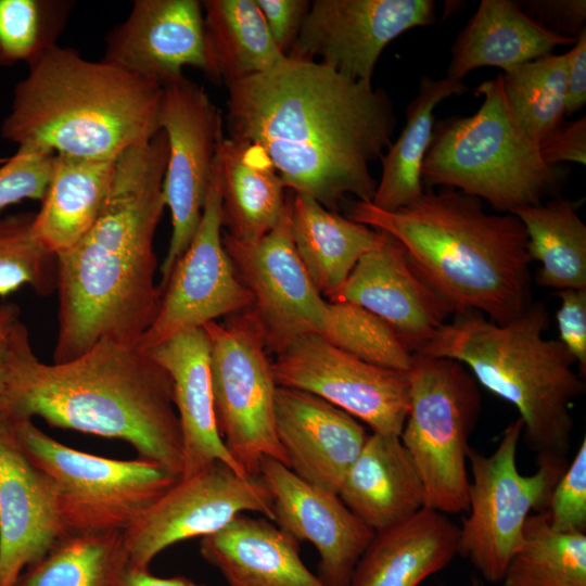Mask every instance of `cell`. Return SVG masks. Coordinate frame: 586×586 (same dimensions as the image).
<instances>
[{
	"instance_id": "cell-1",
	"label": "cell",
	"mask_w": 586,
	"mask_h": 586,
	"mask_svg": "<svg viewBox=\"0 0 586 586\" xmlns=\"http://www.w3.org/2000/svg\"><path fill=\"white\" fill-rule=\"evenodd\" d=\"M226 87L228 138L260 146L285 188L333 212L348 195L372 201L370 164L392 143L396 125L384 90L288 56Z\"/></svg>"
},
{
	"instance_id": "cell-2",
	"label": "cell",
	"mask_w": 586,
	"mask_h": 586,
	"mask_svg": "<svg viewBox=\"0 0 586 586\" xmlns=\"http://www.w3.org/2000/svg\"><path fill=\"white\" fill-rule=\"evenodd\" d=\"M167 156L162 130L123 152L98 219L56 255L54 364L85 354L101 340L138 343L153 323L162 298L154 237L166 207Z\"/></svg>"
},
{
	"instance_id": "cell-3",
	"label": "cell",
	"mask_w": 586,
	"mask_h": 586,
	"mask_svg": "<svg viewBox=\"0 0 586 586\" xmlns=\"http://www.w3.org/2000/svg\"><path fill=\"white\" fill-rule=\"evenodd\" d=\"M0 412L118 438L129 443L139 458L176 475L183 473L173 381L139 342L101 340L69 361L44 364L21 321L11 342Z\"/></svg>"
},
{
	"instance_id": "cell-4",
	"label": "cell",
	"mask_w": 586,
	"mask_h": 586,
	"mask_svg": "<svg viewBox=\"0 0 586 586\" xmlns=\"http://www.w3.org/2000/svg\"><path fill=\"white\" fill-rule=\"evenodd\" d=\"M346 217L397 240L451 315L479 311L504 324L533 303L527 237L513 214H488L482 200L453 188H424L394 212L347 203Z\"/></svg>"
},
{
	"instance_id": "cell-5",
	"label": "cell",
	"mask_w": 586,
	"mask_h": 586,
	"mask_svg": "<svg viewBox=\"0 0 586 586\" xmlns=\"http://www.w3.org/2000/svg\"><path fill=\"white\" fill-rule=\"evenodd\" d=\"M163 87L59 44L13 90L3 139L53 154L116 158L161 129Z\"/></svg>"
},
{
	"instance_id": "cell-6",
	"label": "cell",
	"mask_w": 586,
	"mask_h": 586,
	"mask_svg": "<svg viewBox=\"0 0 586 586\" xmlns=\"http://www.w3.org/2000/svg\"><path fill=\"white\" fill-rule=\"evenodd\" d=\"M548 323L542 302L504 324L470 310L454 315L418 354L464 365L477 383L518 409L522 436L537 457L566 459L574 428L571 405L586 386L565 346L544 337Z\"/></svg>"
},
{
	"instance_id": "cell-7",
	"label": "cell",
	"mask_w": 586,
	"mask_h": 586,
	"mask_svg": "<svg viewBox=\"0 0 586 586\" xmlns=\"http://www.w3.org/2000/svg\"><path fill=\"white\" fill-rule=\"evenodd\" d=\"M475 94L484 99L473 115L435 124L421 167L423 187L453 188L507 214L558 196L568 170L546 164L539 145L517 127L499 77L482 82Z\"/></svg>"
},
{
	"instance_id": "cell-8",
	"label": "cell",
	"mask_w": 586,
	"mask_h": 586,
	"mask_svg": "<svg viewBox=\"0 0 586 586\" xmlns=\"http://www.w3.org/2000/svg\"><path fill=\"white\" fill-rule=\"evenodd\" d=\"M408 378L400 441L420 475L424 507L444 514L467 511L469 438L482 407L479 383L461 362L423 354L413 355Z\"/></svg>"
},
{
	"instance_id": "cell-9",
	"label": "cell",
	"mask_w": 586,
	"mask_h": 586,
	"mask_svg": "<svg viewBox=\"0 0 586 586\" xmlns=\"http://www.w3.org/2000/svg\"><path fill=\"white\" fill-rule=\"evenodd\" d=\"M10 419L23 453L51 480L68 534L124 532L181 477L145 459L77 450L46 434L33 419Z\"/></svg>"
},
{
	"instance_id": "cell-10",
	"label": "cell",
	"mask_w": 586,
	"mask_h": 586,
	"mask_svg": "<svg viewBox=\"0 0 586 586\" xmlns=\"http://www.w3.org/2000/svg\"><path fill=\"white\" fill-rule=\"evenodd\" d=\"M523 421L518 418L504 430L488 456L469 447L468 515L459 526L458 553L468 558L484 579L501 582L518 549L531 511L546 510L551 492L568 467L566 459L537 457L538 469L523 475L517 467V449Z\"/></svg>"
},
{
	"instance_id": "cell-11",
	"label": "cell",
	"mask_w": 586,
	"mask_h": 586,
	"mask_svg": "<svg viewBox=\"0 0 586 586\" xmlns=\"http://www.w3.org/2000/svg\"><path fill=\"white\" fill-rule=\"evenodd\" d=\"M205 330L216 423L231 457L249 476L264 458L289 468L275 425L277 384L262 328L250 309Z\"/></svg>"
},
{
	"instance_id": "cell-12",
	"label": "cell",
	"mask_w": 586,
	"mask_h": 586,
	"mask_svg": "<svg viewBox=\"0 0 586 586\" xmlns=\"http://www.w3.org/2000/svg\"><path fill=\"white\" fill-rule=\"evenodd\" d=\"M158 126L168 143L163 194L171 217V235L161 266L162 291L200 224L224 132L218 107L201 86L184 76L163 86Z\"/></svg>"
},
{
	"instance_id": "cell-13",
	"label": "cell",
	"mask_w": 586,
	"mask_h": 586,
	"mask_svg": "<svg viewBox=\"0 0 586 586\" xmlns=\"http://www.w3.org/2000/svg\"><path fill=\"white\" fill-rule=\"evenodd\" d=\"M271 372L277 386L316 395L373 433L400 436L409 408L408 371L367 362L311 332L277 353Z\"/></svg>"
},
{
	"instance_id": "cell-14",
	"label": "cell",
	"mask_w": 586,
	"mask_h": 586,
	"mask_svg": "<svg viewBox=\"0 0 586 586\" xmlns=\"http://www.w3.org/2000/svg\"><path fill=\"white\" fill-rule=\"evenodd\" d=\"M245 511L273 521L266 485L259 475H241L224 462H213L180 477L123 532L129 564L148 569L167 547L216 533Z\"/></svg>"
},
{
	"instance_id": "cell-15",
	"label": "cell",
	"mask_w": 586,
	"mask_h": 586,
	"mask_svg": "<svg viewBox=\"0 0 586 586\" xmlns=\"http://www.w3.org/2000/svg\"><path fill=\"white\" fill-rule=\"evenodd\" d=\"M221 193L215 166L198 229L162 290L157 315L139 344L151 349L222 316L242 313L253 297L222 242Z\"/></svg>"
},
{
	"instance_id": "cell-16",
	"label": "cell",
	"mask_w": 586,
	"mask_h": 586,
	"mask_svg": "<svg viewBox=\"0 0 586 586\" xmlns=\"http://www.w3.org/2000/svg\"><path fill=\"white\" fill-rule=\"evenodd\" d=\"M432 0H315L286 54L372 82L384 48L403 33L435 23Z\"/></svg>"
},
{
	"instance_id": "cell-17",
	"label": "cell",
	"mask_w": 586,
	"mask_h": 586,
	"mask_svg": "<svg viewBox=\"0 0 586 586\" xmlns=\"http://www.w3.org/2000/svg\"><path fill=\"white\" fill-rule=\"evenodd\" d=\"M222 242L238 277L252 294L249 309L269 349L277 354L293 339L318 332L327 300L296 253L289 200L284 215L266 235L240 241L224 232Z\"/></svg>"
},
{
	"instance_id": "cell-18",
	"label": "cell",
	"mask_w": 586,
	"mask_h": 586,
	"mask_svg": "<svg viewBox=\"0 0 586 586\" xmlns=\"http://www.w3.org/2000/svg\"><path fill=\"white\" fill-rule=\"evenodd\" d=\"M258 475L271 495L277 526L317 549L319 577L328 586H351L356 564L375 532L336 493L310 485L272 458L262 460Z\"/></svg>"
},
{
	"instance_id": "cell-19",
	"label": "cell",
	"mask_w": 586,
	"mask_h": 586,
	"mask_svg": "<svg viewBox=\"0 0 586 586\" xmlns=\"http://www.w3.org/2000/svg\"><path fill=\"white\" fill-rule=\"evenodd\" d=\"M382 233L380 245L359 258L327 301L354 304L374 315L415 355L431 342L451 313L418 275L402 244Z\"/></svg>"
},
{
	"instance_id": "cell-20",
	"label": "cell",
	"mask_w": 586,
	"mask_h": 586,
	"mask_svg": "<svg viewBox=\"0 0 586 586\" xmlns=\"http://www.w3.org/2000/svg\"><path fill=\"white\" fill-rule=\"evenodd\" d=\"M66 535L51 480L26 457L11 419L0 412V586H15Z\"/></svg>"
},
{
	"instance_id": "cell-21",
	"label": "cell",
	"mask_w": 586,
	"mask_h": 586,
	"mask_svg": "<svg viewBox=\"0 0 586 586\" xmlns=\"http://www.w3.org/2000/svg\"><path fill=\"white\" fill-rule=\"evenodd\" d=\"M103 61L162 87L191 66L207 74L203 8L198 0H136L105 37Z\"/></svg>"
},
{
	"instance_id": "cell-22",
	"label": "cell",
	"mask_w": 586,
	"mask_h": 586,
	"mask_svg": "<svg viewBox=\"0 0 586 586\" xmlns=\"http://www.w3.org/2000/svg\"><path fill=\"white\" fill-rule=\"evenodd\" d=\"M275 425L292 472L336 494L369 436L357 419L340 408L283 386L275 393Z\"/></svg>"
},
{
	"instance_id": "cell-23",
	"label": "cell",
	"mask_w": 586,
	"mask_h": 586,
	"mask_svg": "<svg viewBox=\"0 0 586 586\" xmlns=\"http://www.w3.org/2000/svg\"><path fill=\"white\" fill-rule=\"evenodd\" d=\"M148 351L173 381L184 455L181 477L216 461L249 476L231 457L218 432L205 330L199 328L179 333Z\"/></svg>"
},
{
	"instance_id": "cell-24",
	"label": "cell",
	"mask_w": 586,
	"mask_h": 586,
	"mask_svg": "<svg viewBox=\"0 0 586 586\" xmlns=\"http://www.w3.org/2000/svg\"><path fill=\"white\" fill-rule=\"evenodd\" d=\"M200 553L228 586H328L300 557V543L267 518L237 515L201 537Z\"/></svg>"
},
{
	"instance_id": "cell-25",
	"label": "cell",
	"mask_w": 586,
	"mask_h": 586,
	"mask_svg": "<svg viewBox=\"0 0 586 586\" xmlns=\"http://www.w3.org/2000/svg\"><path fill=\"white\" fill-rule=\"evenodd\" d=\"M337 495L375 533L424 507L420 475L398 435L369 434Z\"/></svg>"
},
{
	"instance_id": "cell-26",
	"label": "cell",
	"mask_w": 586,
	"mask_h": 586,
	"mask_svg": "<svg viewBox=\"0 0 586 586\" xmlns=\"http://www.w3.org/2000/svg\"><path fill=\"white\" fill-rule=\"evenodd\" d=\"M459 526L423 507L377 532L353 572L351 586H419L458 553Z\"/></svg>"
},
{
	"instance_id": "cell-27",
	"label": "cell",
	"mask_w": 586,
	"mask_h": 586,
	"mask_svg": "<svg viewBox=\"0 0 586 586\" xmlns=\"http://www.w3.org/2000/svg\"><path fill=\"white\" fill-rule=\"evenodd\" d=\"M575 40L548 30L517 1L482 0L451 46L446 76L462 81L470 72L485 66L504 72Z\"/></svg>"
},
{
	"instance_id": "cell-28",
	"label": "cell",
	"mask_w": 586,
	"mask_h": 586,
	"mask_svg": "<svg viewBox=\"0 0 586 586\" xmlns=\"http://www.w3.org/2000/svg\"><path fill=\"white\" fill-rule=\"evenodd\" d=\"M216 164L222 227L232 238L255 241L270 232L286 209L285 186L265 151L224 137Z\"/></svg>"
},
{
	"instance_id": "cell-29",
	"label": "cell",
	"mask_w": 586,
	"mask_h": 586,
	"mask_svg": "<svg viewBox=\"0 0 586 586\" xmlns=\"http://www.w3.org/2000/svg\"><path fill=\"white\" fill-rule=\"evenodd\" d=\"M116 160L55 154L52 175L33 222L34 238L44 249L61 254L88 232L109 196Z\"/></svg>"
},
{
	"instance_id": "cell-30",
	"label": "cell",
	"mask_w": 586,
	"mask_h": 586,
	"mask_svg": "<svg viewBox=\"0 0 586 586\" xmlns=\"http://www.w3.org/2000/svg\"><path fill=\"white\" fill-rule=\"evenodd\" d=\"M290 231L309 278L327 300L345 281L359 258L377 249L380 230L329 211L313 198L289 199Z\"/></svg>"
},
{
	"instance_id": "cell-31",
	"label": "cell",
	"mask_w": 586,
	"mask_h": 586,
	"mask_svg": "<svg viewBox=\"0 0 586 586\" xmlns=\"http://www.w3.org/2000/svg\"><path fill=\"white\" fill-rule=\"evenodd\" d=\"M206 76L226 86L267 72L284 55L255 0L202 1Z\"/></svg>"
},
{
	"instance_id": "cell-32",
	"label": "cell",
	"mask_w": 586,
	"mask_h": 586,
	"mask_svg": "<svg viewBox=\"0 0 586 586\" xmlns=\"http://www.w3.org/2000/svg\"><path fill=\"white\" fill-rule=\"evenodd\" d=\"M466 91L461 80L421 77L417 94L406 107V123L399 137L380 158L382 174L371 201L374 206L394 212L422 195L421 167L433 136L434 111L445 99Z\"/></svg>"
},
{
	"instance_id": "cell-33",
	"label": "cell",
	"mask_w": 586,
	"mask_h": 586,
	"mask_svg": "<svg viewBox=\"0 0 586 586\" xmlns=\"http://www.w3.org/2000/svg\"><path fill=\"white\" fill-rule=\"evenodd\" d=\"M513 215L524 227L531 260L540 263L537 283L586 290V226L571 201L558 195Z\"/></svg>"
},
{
	"instance_id": "cell-34",
	"label": "cell",
	"mask_w": 586,
	"mask_h": 586,
	"mask_svg": "<svg viewBox=\"0 0 586 586\" xmlns=\"http://www.w3.org/2000/svg\"><path fill=\"white\" fill-rule=\"evenodd\" d=\"M128 565L123 532L68 534L15 586H120Z\"/></svg>"
},
{
	"instance_id": "cell-35",
	"label": "cell",
	"mask_w": 586,
	"mask_h": 586,
	"mask_svg": "<svg viewBox=\"0 0 586 586\" xmlns=\"http://www.w3.org/2000/svg\"><path fill=\"white\" fill-rule=\"evenodd\" d=\"M502 586H586V534L555 530L546 513H531Z\"/></svg>"
},
{
	"instance_id": "cell-36",
	"label": "cell",
	"mask_w": 586,
	"mask_h": 586,
	"mask_svg": "<svg viewBox=\"0 0 586 586\" xmlns=\"http://www.w3.org/2000/svg\"><path fill=\"white\" fill-rule=\"evenodd\" d=\"M568 65L566 52L549 54L498 75L512 120L537 145L564 120Z\"/></svg>"
},
{
	"instance_id": "cell-37",
	"label": "cell",
	"mask_w": 586,
	"mask_h": 586,
	"mask_svg": "<svg viewBox=\"0 0 586 586\" xmlns=\"http://www.w3.org/2000/svg\"><path fill=\"white\" fill-rule=\"evenodd\" d=\"M75 2L0 0V67L30 65L58 46Z\"/></svg>"
},
{
	"instance_id": "cell-38",
	"label": "cell",
	"mask_w": 586,
	"mask_h": 586,
	"mask_svg": "<svg viewBox=\"0 0 586 586\" xmlns=\"http://www.w3.org/2000/svg\"><path fill=\"white\" fill-rule=\"evenodd\" d=\"M335 347L367 362L408 371L413 355L378 317L349 303L326 302L317 332Z\"/></svg>"
},
{
	"instance_id": "cell-39",
	"label": "cell",
	"mask_w": 586,
	"mask_h": 586,
	"mask_svg": "<svg viewBox=\"0 0 586 586\" xmlns=\"http://www.w3.org/2000/svg\"><path fill=\"white\" fill-rule=\"evenodd\" d=\"M36 213L0 216V297L23 286L46 296L56 291V255L33 234Z\"/></svg>"
},
{
	"instance_id": "cell-40",
	"label": "cell",
	"mask_w": 586,
	"mask_h": 586,
	"mask_svg": "<svg viewBox=\"0 0 586 586\" xmlns=\"http://www.w3.org/2000/svg\"><path fill=\"white\" fill-rule=\"evenodd\" d=\"M55 154L17 148L0 166V213L24 200H42Z\"/></svg>"
},
{
	"instance_id": "cell-41",
	"label": "cell",
	"mask_w": 586,
	"mask_h": 586,
	"mask_svg": "<svg viewBox=\"0 0 586 586\" xmlns=\"http://www.w3.org/2000/svg\"><path fill=\"white\" fill-rule=\"evenodd\" d=\"M549 524L561 532H586V438L556 483L544 511Z\"/></svg>"
},
{
	"instance_id": "cell-42",
	"label": "cell",
	"mask_w": 586,
	"mask_h": 586,
	"mask_svg": "<svg viewBox=\"0 0 586 586\" xmlns=\"http://www.w3.org/2000/svg\"><path fill=\"white\" fill-rule=\"evenodd\" d=\"M557 322L560 339L573 356L579 368V374L586 373V290H560Z\"/></svg>"
},
{
	"instance_id": "cell-43",
	"label": "cell",
	"mask_w": 586,
	"mask_h": 586,
	"mask_svg": "<svg viewBox=\"0 0 586 586\" xmlns=\"http://www.w3.org/2000/svg\"><path fill=\"white\" fill-rule=\"evenodd\" d=\"M519 4L528 16L555 34L576 39L585 28V0H535Z\"/></svg>"
},
{
	"instance_id": "cell-44",
	"label": "cell",
	"mask_w": 586,
	"mask_h": 586,
	"mask_svg": "<svg viewBox=\"0 0 586 586\" xmlns=\"http://www.w3.org/2000/svg\"><path fill=\"white\" fill-rule=\"evenodd\" d=\"M269 33L279 48L286 55L293 47L310 2L307 0H255Z\"/></svg>"
},
{
	"instance_id": "cell-45",
	"label": "cell",
	"mask_w": 586,
	"mask_h": 586,
	"mask_svg": "<svg viewBox=\"0 0 586 586\" xmlns=\"http://www.w3.org/2000/svg\"><path fill=\"white\" fill-rule=\"evenodd\" d=\"M544 162L551 166L571 162L586 164V117L563 120L539 144Z\"/></svg>"
},
{
	"instance_id": "cell-46",
	"label": "cell",
	"mask_w": 586,
	"mask_h": 586,
	"mask_svg": "<svg viewBox=\"0 0 586 586\" xmlns=\"http://www.w3.org/2000/svg\"><path fill=\"white\" fill-rule=\"evenodd\" d=\"M566 53L569 65L564 111L565 116H570L586 103V28L581 31Z\"/></svg>"
},
{
	"instance_id": "cell-47",
	"label": "cell",
	"mask_w": 586,
	"mask_h": 586,
	"mask_svg": "<svg viewBox=\"0 0 586 586\" xmlns=\"http://www.w3.org/2000/svg\"><path fill=\"white\" fill-rule=\"evenodd\" d=\"M21 321V310L15 304L0 302V402L8 378V359L12 337Z\"/></svg>"
},
{
	"instance_id": "cell-48",
	"label": "cell",
	"mask_w": 586,
	"mask_h": 586,
	"mask_svg": "<svg viewBox=\"0 0 586 586\" xmlns=\"http://www.w3.org/2000/svg\"><path fill=\"white\" fill-rule=\"evenodd\" d=\"M120 586H204L183 576L157 577L149 572V569L128 565Z\"/></svg>"
},
{
	"instance_id": "cell-49",
	"label": "cell",
	"mask_w": 586,
	"mask_h": 586,
	"mask_svg": "<svg viewBox=\"0 0 586 586\" xmlns=\"http://www.w3.org/2000/svg\"><path fill=\"white\" fill-rule=\"evenodd\" d=\"M471 586H484V583L479 577L473 576L471 578Z\"/></svg>"
}]
</instances>
